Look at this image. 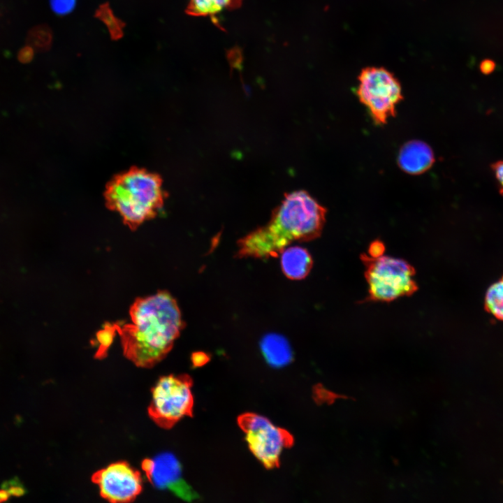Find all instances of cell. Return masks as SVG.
Here are the masks:
<instances>
[{"label": "cell", "mask_w": 503, "mask_h": 503, "mask_svg": "<svg viewBox=\"0 0 503 503\" xmlns=\"http://www.w3.org/2000/svg\"><path fill=\"white\" fill-rule=\"evenodd\" d=\"M34 55V51L30 46H25L18 52V59L22 63L29 62Z\"/></svg>", "instance_id": "17"}, {"label": "cell", "mask_w": 503, "mask_h": 503, "mask_svg": "<svg viewBox=\"0 0 503 503\" xmlns=\"http://www.w3.org/2000/svg\"><path fill=\"white\" fill-rule=\"evenodd\" d=\"M10 495L6 489L0 490V502L6 501L8 499Z\"/></svg>", "instance_id": "22"}, {"label": "cell", "mask_w": 503, "mask_h": 503, "mask_svg": "<svg viewBox=\"0 0 503 503\" xmlns=\"http://www.w3.org/2000/svg\"><path fill=\"white\" fill-rule=\"evenodd\" d=\"M360 258L368 284L367 300L388 302L418 290L415 269L404 260L384 255L372 258L365 254Z\"/></svg>", "instance_id": "4"}, {"label": "cell", "mask_w": 503, "mask_h": 503, "mask_svg": "<svg viewBox=\"0 0 503 503\" xmlns=\"http://www.w3.org/2000/svg\"><path fill=\"white\" fill-rule=\"evenodd\" d=\"M238 423L253 455L268 469L278 466L283 451L293 444V437L267 418L253 413L242 414Z\"/></svg>", "instance_id": "7"}, {"label": "cell", "mask_w": 503, "mask_h": 503, "mask_svg": "<svg viewBox=\"0 0 503 503\" xmlns=\"http://www.w3.org/2000/svg\"><path fill=\"white\" fill-rule=\"evenodd\" d=\"M242 0H190L189 14L196 16L214 15L223 10L239 7Z\"/></svg>", "instance_id": "13"}, {"label": "cell", "mask_w": 503, "mask_h": 503, "mask_svg": "<svg viewBox=\"0 0 503 503\" xmlns=\"http://www.w3.org/2000/svg\"><path fill=\"white\" fill-rule=\"evenodd\" d=\"M50 2L54 12L65 14L73 8L75 0H50Z\"/></svg>", "instance_id": "15"}, {"label": "cell", "mask_w": 503, "mask_h": 503, "mask_svg": "<svg viewBox=\"0 0 503 503\" xmlns=\"http://www.w3.org/2000/svg\"><path fill=\"white\" fill-rule=\"evenodd\" d=\"M281 255V267L284 275L293 280L302 279L309 273L313 260L309 252L301 247L284 249Z\"/></svg>", "instance_id": "11"}, {"label": "cell", "mask_w": 503, "mask_h": 503, "mask_svg": "<svg viewBox=\"0 0 503 503\" xmlns=\"http://www.w3.org/2000/svg\"><path fill=\"white\" fill-rule=\"evenodd\" d=\"M357 96L377 125L386 124L396 114V106L403 99L402 87L395 75L383 67L362 69L358 77Z\"/></svg>", "instance_id": "5"}, {"label": "cell", "mask_w": 503, "mask_h": 503, "mask_svg": "<svg viewBox=\"0 0 503 503\" xmlns=\"http://www.w3.org/2000/svg\"><path fill=\"white\" fill-rule=\"evenodd\" d=\"M92 481L99 488L101 496L112 503L133 501L143 490L140 472L124 461L110 464L96 472Z\"/></svg>", "instance_id": "8"}, {"label": "cell", "mask_w": 503, "mask_h": 503, "mask_svg": "<svg viewBox=\"0 0 503 503\" xmlns=\"http://www.w3.org/2000/svg\"><path fill=\"white\" fill-rule=\"evenodd\" d=\"M165 197L159 175L139 168L116 175L105 191L107 207L117 212L131 230L154 218L163 207Z\"/></svg>", "instance_id": "3"}, {"label": "cell", "mask_w": 503, "mask_h": 503, "mask_svg": "<svg viewBox=\"0 0 503 503\" xmlns=\"http://www.w3.org/2000/svg\"><path fill=\"white\" fill-rule=\"evenodd\" d=\"M484 304L488 312L503 321V275L488 289Z\"/></svg>", "instance_id": "14"}, {"label": "cell", "mask_w": 503, "mask_h": 503, "mask_svg": "<svg viewBox=\"0 0 503 503\" xmlns=\"http://www.w3.org/2000/svg\"><path fill=\"white\" fill-rule=\"evenodd\" d=\"M8 494L12 496L19 497L24 494V488L17 483L10 482L6 488H5Z\"/></svg>", "instance_id": "18"}, {"label": "cell", "mask_w": 503, "mask_h": 503, "mask_svg": "<svg viewBox=\"0 0 503 503\" xmlns=\"http://www.w3.org/2000/svg\"><path fill=\"white\" fill-rule=\"evenodd\" d=\"M260 346L264 358L272 367H284L291 361V347L286 338L280 335L272 333L264 336Z\"/></svg>", "instance_id": "12"}, {"label": "cell", "mask_w": 503, "mask_h": 503, "mask_svg": "<svg viewBox=\"0 0 503 503\" xmlns=\"http://www.w3.org/2000/svg\"><path fill=\"white\" fill-rule=\"evenodd\" d=\"M326 209L308 192L286 194L268 223L238 241L236 256L265 259L278 256L293 242H307L323 231Z\"/></svg>", "instance_id": "2"}, {"label": "cell", "mask_w": 503, "mask_h": 503, "mask_svg": "<svg viewBox=\"0 0 503 503\" xmlns=\"http://www.w3.org/2000/svg\"><path fill=\"white\" fill-rule=\"evenodd\" d=\"M206 358L207 356L203 353H195L194 356L192 357L193 363L196 366L201 365L206 362Z\"/></svg>", "instance_id": "21"}, {"label": "cell", "mask_w": 503, "mask_h": 503, "mask_svg": "<svg viewBox=\"0 0 503 503\" xmlns=\"http://www.w3.org/2000/svg\"><path fill=\"white\" fill-rule=\"evenodd\" d=\"M141 466L147 479L155 488L167 489L187 502L199 498L198 493L183 479L181 465L173 454L163 453L153 458H145Z\"/></svg>", "instance_id": "9"}, {"label": "cell", "mask_w": 503, "mask_h": 503, "mask_svg": "<svg viewBox=\"0 0 503 503\" xmlns=\"http://www.w3.org/2000/svg\"><path fill=\"white\" fill-rule=\"evenodd\" d=\"M385 251V247L382 242L379 240L373 241L369 246V256L372 258H377L383 255Z\"/></svg>", "instance_id": "16"}, {"label": "cell", "mask_w": 503, "mask_h": 503, "mask_svg": "<svg viewBox=\"0 0 503 503\" xmlns=\"http://www.w3.org/2000/svg\"><path fill=\"white\" fill-rule=\"evenodd\" d=\"M435 156L425 143L412 140L404 143L398 155V163L405 173L419 175L427 171L434 163Z\"/></svg>", "instance_id": "10"}, {"label": "cell", "mask_w": 503, "mask_h": 503, "mask_svg": "<svg viewBox=\"0 0 503 503\" xmlns=\"http://www.w3.org/2000/svg\"><path fill=\"white\" fill-rule=\"evenodd\" d=\"M130 320L118 328L123 353L137 367L151 368L172 349L184 327L175 298L166 291L137 298Z\"/></svg>", "instance_id": "1"}, {"label": "cell", "mask_w": 503, "mask_h": 503, "mask_svg": "<svg viewBox=\"0 0 503 503\" xmlns=\"http://www.w3.org/2000/svg\"><path fill=\"white\" fill-rule=\"evenodd\" d=\"M495 64L490 59L483 60L480 65V68L482 73L485 74L490 73L495 69Z\"/></svg>", "instance_id": "20"}, {"label": "cell", "mask_w": 503, "mask_h": 503, "mask_svg": "<svg viewBox=\"0 0 503 503\" xmlns=\"http://www.w3.org/2000/svg\"><path fill=\"white\" fill-rule=\"evenodd\" d=\"M495 176L501 187L500 191L503 195V161H498L493 166Z\"/></svg>", "instance_id": "19"}, {"label": "cell", "mask_w": 503, "mask_h": 503, "mask_svg": "<svg viewBox=\"0 0 503 503\" xmlns=\"http://www.w3.org/2000/svg\"><path fill=\"white\" fill-rule=\"evenodd\" d=\"M192 381L187 374L161 377L152 389L148 414L159 427L171 428L185 416L192 415Z\"/></svg>", "instance_id": "6"}]
</instances>
